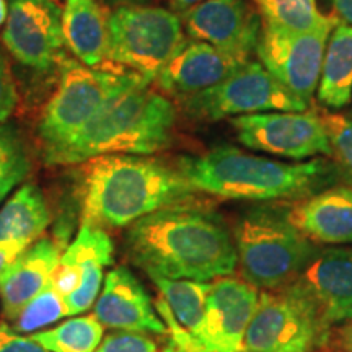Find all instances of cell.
<instances>
[{
    "mask_svg": "<svg viewBox=\"0 0 352 352\" xmlns=\"http://www.w3.org/2000/svg\"><path fill=\"white\" fill-rule=\"evenodd\" d=\"M116 2H139V0H116Z\"/></svg>",
    "mask_w": 352,
    "mask_h": 352,
    "instance_id": "obj_38",
    "label": "cell"
},
{
    "mask_svg": "<svg viewBox=\"0 0 352 352\" xmlns=\"http://www.w3.org/2000/svg\"><path fill=\"white\" fill-rule=\"evenodd\" d=\"M113 261V241L104 228L83 222L76 240L67 246L59 263L80 272V284L65 298L69 315H78L94 305L103 280V267Z\"/></svg>",
    "mask_w": 352,
    "mask_h": 352,
    "instance_id": "obj_20",
    "label": "cell"
},
{
    "mask_svg": "<svg viewBox=\"0 0 352 352\" xmlns=\"http://www.w3.org/2000/svg\"><path fill=\"white\" fill-rule=\"evenodd\" d=\"M324 341L302 303L284 290H266L259 294L241 352H310Z\"/></svg>",
    "mask_w": 352,
    "mask_h": 352,
    "instance_id": "obj_13",
    "label": "cell"
},
{
    "mask_svg": "<svg viewBox=\"0 0 352 352\" xmlns=\"http://www.w3.org/2000/svg\"><path fill=\"white\" fill-rule=\"evenodd\" d=\"M69 315L65 298L50 283L38 296H34L13 320V329L23 334L56 323Z\"/></svg>",
    "mask_w": 352,
    "mask_h": 352,
    "instance_id": "obj_28",
    "label": "cell"
},
{
    "mask_svg": "<svg viewBox=\"0 0 352 352\" xmlns=\"http://www.w3.org/2000/svg\"><path fill=\"white\" fill-rule=\"evenodd\" d=\"M340 338H341L342 347H344L347 352H352V323H349L346 328L341 329Z\"/></svg>",
    "mask_w": 352,
    "mask_h": 352,
    "instance_id": "obj_36",
    "label": "cell"
},
{
    "mask_svg": "<svg viewBox=\"0 0 352 352\" xmlns=\"http://www.w3.org/2000/svg\"><path fill=\"white\" fill-rule=\"evenodd\" d=\"M28 246L30 243H25V241H16V243L0 246V276H2V272L7 270L8 264L19 256L21 252H25Z\"/></svg>",
    "mask_w": 352,
    "mask_h": 352,
    "instance_id": "obj_33",
    "label": "cell"
},
{
    "mask_svg": "<svg viewBox=\"0 0 352 352\" xmlns=\"http://www.w3.org/2000/svg\"><path fill=\"white\" fill-rule=\"evenodd\" d=\"M183 25L191 39L236 59L252 60L264 21L246 0H208L184 12Z\"/></svg>",
    "mask_w": 352,
    "mask_h": 352,
    "instance_id": "obj_14",
    "label": "cell"
},
{
    "mask_svg": "<svg viewBox=\"0 0 352 352\" xmlns=\"http://www.w3.org/2000/svg\"><path fill=\"white\" fill-rule=\"evenodd\" d=\"M30 338L50 352H95L103 340V324L95 315L77 316Z\"/></svg>",
    "mask_w": 352,
    "mask_h": 352,
    "instance_id": "obj_25",
    "label": "cell"
},
{
    "mask_svg": "<svg viewBox=\"0 0 352 352\" xmlns=\"http://www.w3.org/2000/svg\"><path fill=\"white\" fill-rule=\"evenodd\" d=\"M320 103L338 111L352 101V26L336 23L329 33L320 82L316 88Z\"/></svg>",
    "mask_w": 352,
    "mask_h": 352,
    "instance_id": "obj_22",
    "label": "cell"
},
{
    "mask_svg": "<svg viewBox=\"0 0 352 352\" xmlns=\"http://www.w3.org/2000/svg\"><path fill=\"white\" fill-rule=\"evenodd\" d=\"M246 63L208 43L184 39L155 82L165 94L184 100L219 85Z\"/></svg>",
    "mask_w": 352,
    "mask_h": 352,
    "instance_id": "obj_16",
    "label": "cell"
},
{
    "mask_svg": "<svg viewBox=\"0 0 352 352\" xmlns=\"http://www.w3.org/2000/svg\"><path fill=\"white\" fill-rule=\"evenodd\" d=\"M32 164L23 140L13 127L0 124V202L28 176Z\"/></svg>",
    "mask_w": 352,
    "mask_h": 352,
    "instance_id": "obj_27",
    "label": "cell"
},
{
    "mask_svg": "<svg viewBox=\"0 0 352 352\" xmlns=\"http://www.w3.org/2000/svg\"><path fill=\"white\" fill-rule=\"evenodd\" d=\"M144 83L114 96L67 142L44 152L47 165L85 164L104 155H151L171 144L175 104Z\"/></svg>",
    "mask_w": 352,
    "mask_h": 352,
    "instance_id": "obj_4",
    "label": "cell"
},
{
    "mask_svg": "<svg viewBox=\"0 0 352 352\" xmlns=\"http://www.w3.org/2000/svg\"><path fill=\"white\" fill-rule=\"evenodd\" d=\"M202 2H208V0H171V6H173V8L176 12H188L191 10L192 7L199 6V3Z\"/></svg>",
    "mask_w": 352,
    "mask_h": 352,
    "instance_id": "obj_35",
    "label": "cell"
},
{
    "mask_svg": "<svg viewBox=\"0 0 352 352\" xmlns=\"http://www.w3.org/2000/svg\"><path fill=\"white\" fill-rule=\"evenodd\" d=\"M236 139L245 147L296 162L331 157V144L320 114L270 111L232 118Z\"/></svg>",
    "mask_w": 352,
    "mask_h": 352,
    "instance_id": "obj_10",
    "label": "cell"
},
{
    "mask_svg": "<svg viewBox=\"0 0 352 352\" xmlns=\"http://www.w3.org/2000/svg\"><path fill=\"white\" fill-rule=\"evenodd\" d=\"M16 88L7 60L0 54V124L8 120L16 107Z\"/></svg>",
    "mask_w": 352,
    "mask_h": 352,
    "instance_id": "obj_31",
    "label": "cell"
},
{
    "mask_svg": "<svg viewBox=\"0 0 352 352\" xmlns=\"http://www.w3.org/2000/svg\"><path fill=\"white\" fill-rule=\"evenodd\" d=\"M331 144V162L338 175L352 188V118L342 114H320Z\"/></svg>",
    "mask_w": 352,
    "mask_h": 352,
    "instance_id": "obj_29",
    "label": "cell"
},
{
    "mask_svg": "<svg viewBox=\"0 0 352 352\" xmlns=\"http://www.w3.org/2000/svg\"><path fill=\"white\" fill-rule=\"evenodd\" d=\"M95 352H158V347L144 333L116 329L100 342Z\"/></svg>",
    "mask_w": 352,
    "mask_h": 352,
    "instance_id": "obj_30",
    "label": "cell"
},
{
    "mask_svg": "<svg viewBox=\"0 0 352 352\" xmlns=\"http://www.w3.org/2000/svg\"><path fill=\"white\" fill-rule=\"evenodd\" d=\"M233 240L243 279L266 290L292 283L316 252L315 243L289 222L285 210L274 208L243 214Z\"/></svg>",
    "mask_w": 352,
    "mask_h": 352,
    "instance_id": "obj_5",
    "label": "cell"
},
{
    "mask_svg": "<svg viewBox=\"0 0 352 352\" xmlns=\"http://www.w3.org/2000/svg\"><path fill=\"white\" fill-rule=\"evenodd\" d=\"M266 23L292 32H311L340 23L331 15H323L316 0H254Z\"/></svg>",
    "mask_w": 352,
    "mask_h": 352,
    "instance_id": "obj_26",
    "label": "cell"
},
{
    "mask_svg": "<svg viewBox=\"0 0 352 352\" xmlns=\"http://www.w3.org/2000/svg\"><path fill=\"white\" fill-rule=\"evenodd\" d=\"M7 15H8L7 0H0V25H3V21L7 20Z\"/></svg>",
    "mask_w": 352,
    "mask_h": 352,
    "instance_id": "obj_37",
    "label": "cell"
},
{
    "mask_svg": "<svg viewBox=\"0 0 352 352\" xmlns=\"http://www.w3.org/2000/svg\"><path fill=\"white\" fill-rule=\"evenodd\" d=\"M259 302L258 287L239 277L223 276L210 283L206 298L202 346L212 352H241L246 329Z\"/></svg>",
    "mask_w": 352,
    "mask_h": 352,
    "instance_id": "obj_15",
    "label": "cell"
},
{
    "mask_svg": "<svg viewBox=\"0 0 352 352\" xmlns=\"http://www.w3.org/2000/svg\"><path fill=\"white\" fill-rule=\"evenodd\" d=\"M178 170L196 192L259 202L303 199L340 178L336 166L327 158L287 164L252 155L230 145L183 157Z\"/></svg>",
    "mask_w": 352,
    "mask_h": 352,
    "instance_id": "obj_2",
    "label": "cell"
},
{
    "mask_svg": "<svg viewBox=\"0 0 352 352\" xmlns=\"http://www.w3.org/2000/svg\"><path fill=\"white\" fill-rule=\"evenodd\" d=\"M59 259V246L51 239H41L8 264L0 276L3 318L7 321L15 320L26 303L51 283Z\"/></svg>",
    "mask_w": 352,
    "mask_h": 352,
    "instance_id": "obj_19",
    "label": "cell"
},
{
    "mask_svg": "<svg viewBox=\"0 0 352 352\" xmlns=\"http://www.w3.org/2000/svg\"><path fill=\"white\" fill-rule=\"evenodd\" d=\"M59 65V83L38 126L44 152L72 139L114 96L151 83L139 74L91 69L67 57Z\"/></svg>",
    "mask_w": 352,
    "mask_h": 352,
    "instance_id": "obj_6",
    "label": "cell"
},
{
    "mask_svg": "<svg viewBox=\"0 0 352 352\" xmlns=\"http://www.w3.org/2000/svg\"><path fill=\"white\" fill-rule=\"evenodd\" d=\"M126 250L135 266L164 279L209 283L232 274L239 264L235 240L223 219L186 202L129 226Z\"/></svg>",
    "mask_w": 352,
    "mask_h": 352,
    "instance_id": "obj_1",
    "label": "cell"
},
{
    "mask_svg": "<svg viewBox=\"0 0 352 352\" xmlns=\"http://www.w3.org/2000/svg\"><path fill=\"white\" fill-rule=\"evenodd\" d=\"M95 318L103 327L121 331L166 334L147 290L126 266H118L104 277L103 292L95 303Z\"/></svg>",
    "mask_w": 352,
    "mask_h": 352,
    "instance_id": "obj_17",
    "label": "cell"
},
{
    "mask_svg": "<svg viewBox=\"0 0 352 352\" xmlns=\"http://www.w3.org/2000/svg\"><path fill=\"white\" fill-rule=\"evenodd\" d=\"M289 222L311 243H352V188H324L294 202L285 210Z\"/></svg>",
    "mask_w": 352,
    "mask_h": 352,
    "instance_id": "obj_18",
    "label": "cell"
},
{
    "mask_svg": "<svg viewBox=\"0 0 352 352\" xmlns=\"http://www.w3.org/2000/svg\"><path fill=\"white\" fill-rule=\"evenodd\" d=\"M182 103L189 116L199 121L308 108V101L289 91L258 60H248L219 85L188 96Z\"/></svg>",
    "mask_w": 352,
    "mask_h": 352,
    "instance_id": "obj_8",
    "label": "cell"
},
{
    "mask_svg": "<svg viewBox=\"0 0 352 352\" xmlns=\"http://www.w3.org/2000/svg\"><path fill=\"white\" fill-rule=\"evenodd\" d=\"M63 32L65 46L78 63L95 69L107 59L108 16L96 0H65Z\"/></svg>",
    "mask_w": 352,
    "mask_h": 352,
    "instance_id": "obj_21",
    "label": "cell"
},
{
    "mask_svg": "<svg viewBox=\"0 0 352 352\" xmlns=\"http://www.w3.org/2000/svg\"><path fill=\"white\" fill-rule=\"evenodd\" d=\"M50 226V209L41 189L25 184L0 209V246L25 241L32 245Z\"/></svg>",
    "mask_w": 352,
    "mask_h": 352,
    "instance_id": "obj_23",
    "label": "cell"
},
{
    "mask_svg": "<svg viewBox=\"0 0 352 352\" xmlns=\"http://www.w3.org/2000/svg\"><path fill=\"white\" fill-rule=\"evenodd\" d=\"M2 41L19 63L47 70L63 60V8L56 0H8Z\"/></svg>",
    "mask_w": 352,
    "mask_h": 352,
    "instance_id": "obj_12",
    "label": "cell"
},
{
    "mask_svg": "<svg viewBox=\"0 0 352 352\" xmlns=\"http://www.w3.org/2000/svg\"><path fill=\"white\" fill-rule=\"evenodd\" d=\"M152 280L155 283L160 298H164L176 323L199 340L210 283L191 279H164V277H152Z\"/></svg>",
    "mask_w": 352,
    "mask_h": 352,
    "instance_id": "obj_24",
    "label": "cell"
},
{
    "mask_svg": "<svg viewBox=\"0 0 352 352\" xmlns=\"http://www.w3.org/2000/svg\"><path fill=\"white\" fill-rule=\"evenodd\" d=\"M284 292L310 314L328 340L334 324L352 320V248L316 250Z\"/></svg>",
    "mask_w": 352,
    "mask_h": 352,
    "instance_id": "obj_9",
    "label": "cell"
},
{
    "mask_svg": "<svg viewBox=\"0 0 352 352\" xmlns=\"http://www.w3.org/2000/svg\"><path fill=\"white\" fill-rule=\"evenodd\" d=\"M183 43L182 20L166 8L121 6L108 15L107 59L151 83Z\"/></svg>",
    "mask_w": 352,
    "mask_h": 352,
    "instance_id": "obj_7",
    "label": "cell"
},
{
    "mask_svg": "<svg viewBox=\"0 0 352 352\" xmlns=\"http://www.w3.org/2000/svg\"><path fill=\"white\" fill-rule=\"evenodd\" d=\"M196 195L179 170L155 158L104 155L83 166V222L129 227L145 215L183 204Z\"/></svg>",
    "mask_w": 352,
    "mask_h": 352,
    "instance_id": "obj_3",
    "label": "cell"
},
{
    "mask_svg": "<svg viewBox=\"0 0 352 352\" xmlns=\"http://www.w3.org/2000/svg\"><path fill=\"white\" fill-rule=\"evenodd\" d=\"M0 352H50L32 338L21 336L7 323H0Z\"/></svg>",
    "mask_w": 352,
    "mask_h": 352,
    "instance_id": "obj_32",
    "label": "cell"
},
{
    "mask_svg": "<svg viewBox=\"0 0 352 352\" xmlns=\"http://www.w3.org/2000/svg\"><path fill=\"white\" fill-rule=\"evenodd\" d=\"M334 19L340 23L352 26V0H328Z\"/></svg>",
    "mask_w": 352,
    "mask_h": 352,
    "instance_id": "obj_34",
    "label": "cell"
},
{
    "mask_svg": "<svg viewBox=\"0 0 352 352\" xmlns=\"http://www.w3.org/2000/svg\"><path fill=\"white\" fill-rule=\"evenodd\" d=\"M334 26L292 32L264 21L256 47L259 63L289 91L310 101L318 88L327 43Z\"/></svg>",
    "mask_w": 352,
    "mask_h": 352,
    "instance_id": "obj_11",
    "label": "cell"
}]
</instances>
